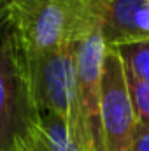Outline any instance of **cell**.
I'll use <instances>...</instances> for the list:
<instances>
[{"mask_svg": "<svg viewBox=\"0 0 149 151\" xmlns=\"http://www.w3.org/2000/svg\"><path fill=\"white\" fill-rule=\"evenodd\" d=\"M72 46L75 107L70 135L82 151H105L100 119V88L105 42L91 0H75L69 39Z\"/></svg>", "mask_w": 149, "mask_h": 151, "instance_id": "1", "label": "cell"}, {"mask_svg": "<svg viewBox=\"0 0 149 151\" xmlns=\"http://www.w3.org/2000/svg\"><path fill=\"white\" fill-rule=\"evenodd\" d=\"M27 58L0 11V151H21L37 128Z\"/></svg>", "mask_w": 149, "mask_h": 151, "instance_id": "2", "label": "cell"}, {"mask_svg": "<svg viewBox=\"0 0 149 151\" xmlns=\"http://www.w3.org/2000/svg\"><path fill=\"white\" fill-rule=\"evenodd\" d=\"M75 0H9L4 18L27 58L49 53L67 42Z\"/></svg>", "mask_w": 149, "mask_h": 151, "instance_id": "3", "label": "cell"}, {"mask_svg": "<svg viewBox=\"0 0 149 151\" xmlns=\"http://www.w3.org/2000/svg\"><path fill=\"white\" fill-rule=\"evenodd\" d=\"M27 69L35 109L60 116L70 128L75 107L70 40L49 53L27 58Z\"/></svg>", "mask_w": 149, "mask_h": 151, "instance_id": "4", "label": "cell"}, {"mask_svg": "<svg viewBox=\"0 0 149 151\" xmlns=\"http://www.w3.org/2000/svg\"><path fill=\"white\" fill-rule=\"evenodd\" d=\"M100 90V119L105 151H128L137 128V118L126 86L125 65L114 47H107L104 55Z\"/></svg>", "mask_w": 149, "mask_h": 151, "instance_id": "5", "label": "cell"}, {"mask_svg": "<svg viewBox=\"0 0 149 151\" xmlns=\"http://www.w3.org/2000/svg\"><path fill=\"white\" fill-rule=\"evenodd\" d=\"M105 47L149 40V0H91Z\"/></svg>", "mask_w": 149, "mask_h": 151, "instance_id": "6", "label": "cell"}, {"mask_svg": "<svg viewBox=\"0 0 149 151\" xmlns=\"http://www.w3.org/2000/svg\"><path fill=\"white\" fill-rule=\"evenodd\" d=\"M37 128L32 139L37 151H82L74 142L65 119L46 111H37Z\"/></svg>", "mask_w": 149, "mask_h": 151, "instance_id": "7", "label": "cell"}, {"mask_svg": "<svg viewBox=\"0 0 149 151\" xmlns=\"http://www.w3.org/2000/svg\"><path fill=\"white\" fill-rule=\"evenodd\" d=\"M126 69H130L135 76H139L142 81L149 83V40L123 44L119 47H114Z\"/></svg>", "mask_w": 149, "mask_h": 151, "instance_id": "8", "label": "cell"}, {"mask_svg": "<svg viewBox=\"0 0 149 151\" xmlns=\"http://www.w3.org/2000/svg\"><path fill=\"white\" fill-rule=\"evenodd\" d=\"M125 77H126V86H128L137 123L149 127V83L142 81L126 67H125Z\"/></svg>", "mask_w": 149, "mask_h": 151, "instance_id": "9", "label": "cell"}, {"mask_svg": "<svg viewBox=\"0 0 149 151\" xmlns=\"http://www.w3.org/2000/svg\"><path fill=\"white\" fill-rule=\"evenodd\" d=\"M128 151H149V127L137 123V128H135Z\"/></svg>", "mask_w": 149, "mask_h": 151, "instance_id": "10", "label": "cell"}, {"mask_svg": "<svg viewBox=\"0 0 149 151\" xmlns=\"http://www.w3.org/2000/svg\"><path fill=\"white\" fill-rule=\"evenodd\" d=\"M21 151H37V150H35V146H34V142H30V144H27V146H25V148H23Z\"/></svg>", "mask_w": 149, "mask_h": 151, "instance_id": "11", "label": "cell"}, {"mask_svg": "<svg viewBox=\"0 0 149 151\" xmlns=\"http://www.w3.org/2000/svg\"><path fill=\"white\" fill-rule=\"evenodd\" d=\"M7 2H9V0H0V11H4V9H5Z\"/></svg>", "mask_w": 149, "mask_h": 151, "instance_id": "12", "label": "cell"}]
</instances>
